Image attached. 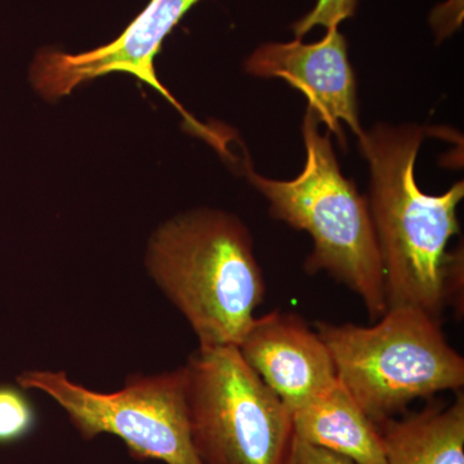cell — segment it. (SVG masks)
Returning <instances> with one entry per match:
<instances>
[{"mask_svg": "<svg viewBox=\"0 0 464 464\" xmlns=\"http://www.w3.org/2000/svg\"><path fill=\"white\" fill-rule=\"evenodd\" d=\"M445 307L454 308L458 319L463 316V248L449 253L442 276Z\"/></svg>", "mask_w": 464, "mask_h": 464, "instance_id": "14", "label": "cell"}, {"mask_svg": "<svg viewBox=\"0 0 464 464\" xmlns=\"http://www.w3.org/2000/svg\"><path fill=\"white\" fill-rule=\"evenodd\" d=\"M246 72L259 78H282L306 96L308 110L326 124L346 148L342 123L357 137L364 133L359 121L357 87L348 60L347 41L338 27L326 30L322 41L304 44L267 43L246 61Z\"/></svg>", "mask_w": 464, "mask_h": 464, "instance_id": "8", "label": "cell"}, {"mask_svg": "<svg viewBox=\"0 0 464 464\" xmlns=\"http://www.w3.org/2000/svg\"><path fill=\"white\" fill-rule=\"evenodd\" d=\"M357 0H317L310 14L293 24V32L299 39L315 26L326 27V30L338 27L342 21L355 14Z\"/></svg>", "mask_w": 464, "mask_h": 464, "instance_id": "13", "label": "cell"}, {"mask_svg": "<svg viewBox=\"0 0 464 464\" xmlns=\"http://www.w3.org/2000/svg\"><path fill=\"white\" fill-rule=\"evenodd\" d=\"M146 266L199 346H237L265 301L252 235L221 210H194L161 226L150 240Z\"/></svg>", "mask_w": 464, "mask_h": 464, "instance_id": "2", "label": "cell"}, {"mask_svg": "<svg viewBox=\"0 0 464 464\" xmlns=\"http://www.w3.org/2000/svg\"><path fill=\"white\" fill-rule=\"evenodd\" d=\"M418 125L377 124L359 137L371 168L368 203L384 271L387 310L413 307L441 320L449 241L460 231L463 182L442 195L424 194L414 167L423 140Z\"/></svg>", "mask_w": 464, "mask_h": 464, "instance_id": "1", "label": "cell"}, {"mask_svg": "<svg viewBox=\"0 0 464 464\" xmlns=\"http://www.w3.org/2000/svg\"><path fill=\"white\" fill-rule=\"evenodd\" d=\"M307 109L302 133L306 164L292 181L259 176L246 163L250 183L270 203V215L314 241L304 262L310 275L326 273L362 299L372 322L386 314L384 271L368 199L341 172L331 134L320 133Z\"/></svg>", "mask_w": 464, "mask_h": 464, "instance_id": "3", "label": "cell"}, {"mask_svg": "<svg viewBox=\"0 0 464 464\" xmlns=\"http://www.w3.org/2000/svg\"><path fill=\"white\" fill-rule=\"evenodd\" d=\"M198 2L200 0H151L125 32L108 45L79 54L42 52L33 66L34 85L45 99L56 100L92 79L110 72H128L163 94L181 112L192 133L227 155L224 140L195 121L161 85L155 72V57L164 39Z\"/></svg>", "mask_w": 464, "mask_h": 464, "instance_id": "7", "label": "cell"}, {"mask_svg": "<svg viewBox=\"0 0 464 464\" xmlns=\"http://www.w3.org/2000/svg\"><path fill=\"white\" fill-rule=\"evenodd\" d=\"M237 347L292 411L338 381L325 342L297 314L275 310L255 317Z\"/></svg>", "mask_w": 464, "mask_h": 464, "instance_id": "9", "label": "cell"}, {"mask_svg": "<svg viewBox=\"0 0 464 464\" xmlns=\"http://www.w3.org/2000/svg\"><path fill=\"white\" fill-rule=\"evenodd\" d=\"M183 366L192 442L203 464H283L295 438L292 411L237 346H199Z\"/></svg>", "mask_w": 464, "mask_h": 464, "instance_id": "5", "label": "cell"}, {"mask_svg": "<svg viewBox=\"0 0 464 464\" xmlns=\"http://www.w3.org/2000/svg\"><path fill=\"white\" fill-rule=\"evenodd\" d=\"M378 424L384 464H464V395Z\"/></svg>", "mask_w": 464, "mask_h": 464, "instance_id": "11", "label": "cell"}, {"mask_svg": "<svg viewBox=\"0 0 464 464\" xmlns=\"http://www.w3.org/2000/svg\"><path fill=\"white\" fill-rule=\"evenodd\" d=\"M35 409L23 390L0 386V444L25 438L35 426Z\"/></svg>", "mask_w": 464, "mask_h": 464, "instance_id": "12", "label": "cell"}, {"mask_svg": "<svg viewBox=\"0 0 464 464\" xmlns=\"http://www.w3.org/2000/svg\"><path fill=\"white\" fill-rule=\"evenodd\" d=\"M283 464H355L326 449L304 441L295 435Z\"/></svg>", "mask_w": 464, "mask_h": 464, "instance_id": "15", "label": "cell"}, {"mask_svg": "<svg viewBox=\"0 0 464 464\" xmlns=\"http://www.w3.org/2000/svg\"><path fill=\"white\" fill-rule=\"evenodd\" d=\"M292 420L293 432L304 441L355 464H384L380 427L340 380L293 411Z\"/></svg>", "mask_w": 464, "mask_h": 464, "instance_id": "10", "label": "cell"}, {"mask_svg": "<svg viewBox=\"0 0 464 464\" xmlns=\"http://www.w3.org/2000/svg\"><path fill=\"white\" fill-rule=\"evenodd\" d=\"M338 380L375 423L420 399L464 386V359L441 320L413 307L389 308L372 326L317 322Z\"/></svg>", "mask_w": 464, "mask_h": 464, "instance_id": "4", "label": "cell"}, {"mask_svg": "<svg viewBox=\"0 0 464 464\" xmlns=\"http://www.w3.org/2000/svg\"><path fill=\"white\" fill-rule=\"evenodd\" d=\"M17 383L53 399L84 440L109 433L139 460L203 464L191 438L185 366L166 373L130 375L123 389L111 393L81 386L65 372H24Z\"/></svg>", "mask_w": 464, "mask_h": 464, "instance_id": "6", "label": "cell"}]
</instances>
